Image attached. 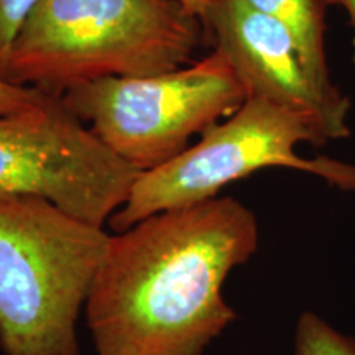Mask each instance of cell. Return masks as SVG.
<instances>
[{
    "label": "cell",
    "instance_id": "cell-1",
    "mask_svg": "<svg viewBox=\"0 0 355 355\" xmlns=\"http://www.w3.org/2000/svg\"><path fill=\"white\" fill-rule=\"evenodd\" d=\"M257 248L254 212L219 196L110 237L86 301L97 355H202L235 319L225 278Z\"/></svg>",
    "mask_w": 355,
    "mask_h": 355
},
{
    "label": "cell",
    "instance_id": "cell-2",
    "mask_svg": "<svg viewBox=\"0 0 355 355\" xmlns=\"http://www.w3.org/2000/svg\"><path fill=\"white\" fill-rule=\"evenodd\" d=\"M204 26L181 0H40L8 53L3 79L61 97L105 78L183 68Z\"/></svg>",
    "mask_w": 355,
    "mask_h": 355
},
{
    "label": "cell",
    "instance_id": "cell-3",
    "mask_svg": "<svg viewBox=\"0 0 355 355\" xmlns=\"http://www.w3.org/2000/svg\"><path fill=\"white\" fill-rule=\"evenodd\" d=\"M110 235L38 196H0V345L79 355L76 321Z\"/></svg>",
    "mask_w": 355,
    "mask_h": 355
},
{
    "label": "cell",
    "instance_id": "cell-4",
    "mask_svg": "<svg viewBox=\"0 0 355 355\" xmlns=\"http://www.w3.org/2000/svg\"><path fill=\"white\" fill-rule=\"evenodd\" d=\"M331 140L324 123L259 97H248L224 122L204 132L170 162L141 171L127 201L109 222L123 232L158 212L217 198L219 191L263 168L283 166L322 178L343 191H355V166L331 158L306 159L295 146H322Z\"/></svg>",
    "mask_w": 355,
    "mask_h": 355
},
{
    "label": "cell",
    "instance_id": "cell-5",
    "mask_svg": "<svg viewBox=\"0 0 355 355\" xmlns=\"http://www.w3.org/2000/svg\"><path fill=\"white\" fill-rule=\"evenodd\" d=\"M60 99L115 155L148 171L237 112L248 94L227 58L214 50L168 73L81 84Z\"/></svg>",
    "mask_w": 355,
    "mask_h": 355
},
{
    "label": "cell",
    "instance_id": "cell-6",
    "mask_svg": "<svg viewBox=\"0 0 355 355\" xmlns=\"http://www.w3.org/2000/svg\"><path fill=\"white\" fill-rule=\"evenodd\" d=\"M141 171L51 97L0 115V196H38L101 225L125 204Z\"/></svg>",
    "mask_w": 355,
    "mask_h": 355
},
{
    "label": "cell",
    "instance_id": "cell-7",
    "mask_svg": "<svg viewBox=\"0 0 355 355\" xmlns=\"http://www.w3.org/2000/svg\"><path fill=\"white\" fill-rule=\"evenodd\" d=\"M199 20L214 50L227 58L247 89L259 97L324 123L331 140L349 135V107L321 94L291 33L245 0H207Z\"/></svg>",
    "mask_w": 355,
    "mask_h": 355
},
{
    "label": "cell",
    "instance_id": "cell-8",
    "mask_svg": "<svg viewBox=\"0 0 355 355\" xmlns=\"http://www.w3.org/2000/svg\"><path fill=\"white\" fill-rule=\"evenodd\" d=\"M250 7L282 24L303 58L306 69L321 94L332 104L350 107V102L331 81L324 32H326L327 0H245Z\"/></svg>",
    "mask_w": 355,
    "mask_h": 355
},
{
    "label": "cell",
    "instance_id": "cell-9",
    "mask_svg": "<svg viewBox=\"0 0 355 355\" xmlns=\"http://www.w3.org/2000/svg\"><path fill=\"white\" fill-rule=\"evenodd\" d=\"M295 355H355V339L337 332L318 314L304 313L296 327Z\"/></svg>",
    "mask_w": 355,
    "mask_h": 355
},
{
    "label": "cell",
    "instance_id": "cell-10",
    "mask_svg": "<svg viewBox=\"0 0 355 355\" xmlns=\"http://www.w3.org/2000/svg\"><path fill=\"white\" fill-rule=\"evenodd\" d=\"M38 2L40 0H0V78H3L13 40Z\"/></svg>",
    "mask_w": 355,
    "mask_h": 355
},
{
    "label": "cell",
    "instance_id": "cell-11",
    "mask_svg": "<svg viewBox=\"0 0 355 355\" xmlns=\"http://www.w3.org/2000/svg\"><path fill=\"white\" fill-rule=\"evenodd\" d=\"M53 96L44 94L35 87L19 86L7 79L0 78V115L21 112L28 110L50 101Z\"/></svg>",
    "mask_w": 355,
    "mask_h": 355
},
{
    "label": "cell",
    "instance_id": "cell-12",
    "mask_svg": "<svg viewBox=\"0 0 355 355\" xmlns=\"http://www.w3.org/2000/svg\"><path fill=\"white\" fill-rule=\"evenodd\" d=\"M329 6L336 3V6H343L349 13L350 19V26H352L354 38H352V46H354V61H355V0H327Z\"/></svg>",
    "mask_w": 355,
    "mask_h": 355
},
{
    "label": "cell",
    "instance_id": "cell-13",
    "mask_svg": "<svg viewBox=\"0 0 355 355\" xmlns=\"http://www.w3.org/2000/svg\"><path fill=\"white\" fill-rule=\"evenodd\" d=\"M206 2L207 0H181V3H183V6L196 17L201 15L204 7H206Z\"/></svg>",
    "mask_w": 355,
    "mask_h": 355
}]
</instances>
